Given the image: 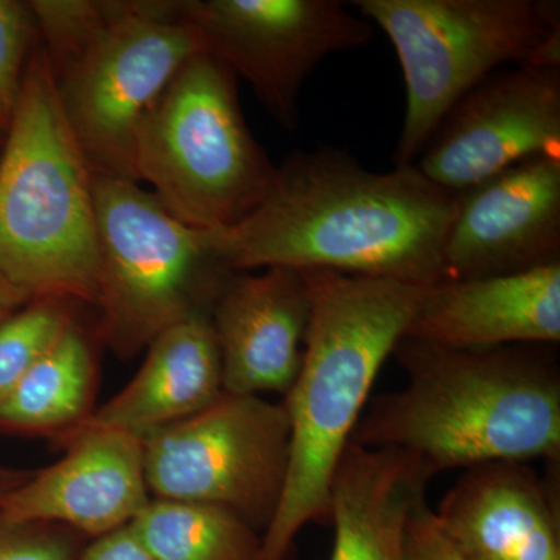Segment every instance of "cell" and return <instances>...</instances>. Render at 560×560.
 <instances>
[{"mask_svg":"<svg viewBox=\"0 0 560 560\" xmlns=\"http://www.w3.org/2000/svg\"><path fill=\"white\" fill-rule=\"evenodd\" d=\"M456 209L458 195L416 165L372 172L324 147L287 158L256 210L210 237L231 272L283 267L431 287L444 280Z\"/></svg>","mask_w":560,"mask_h":560,"instance_id":"1","label":"cell"},{"mask_svg":"<svg viewBox=\"0 0 560 560\" xmlns=\"http://www.w3.org/2000/svg\"><path fill=\"white\" fill-rule=\"evenodd\" d=\"M407 386L361 415L353 444L405 453L431 477L488 463L560 460V372L540 345L452 349L404 337Z\"/></svg>","mask_w":560,"mask_h":560,"instance_id":"2","label":"cell"},{"mask_svg":"<svg viewBox=\"0 0 560 560\" xmlns=\"http://www.w3.org/2000/svg\"><path fill=\"white\" fill-rule=\"evenodd\" d=\"M302 272L312 313L301 371L282 401L290 420L289 470L257 560H289L305 526L329 522L331 478L383 363L429 289L329 270Z\"/></svg>","mask_w":560,"mask_h":560,"instance_id":"3","label":"cell"},{"mask_svg":"<svg viewBox=\"0 0 560 560\" xmlns=\"http://www.w3.org/2000/svg\"><path fill=\"white\" fill-rule=\"evenodd\" d=\"M0 276L31 300L97 302L94 173L43 46L25 69L0 154Z\"/></svg>","mask_w":560,"mask_h":560,"instance_id":"4","label":"cell"},{"mask_svg":"<svg viewBox=\"0 0 560 560\" xmlns=\"http://www.w3.org/2000/svg\"><path fill=\"white\" fill-rule=\"evenodd\" d=\"M388 36L407 92L394 167L415 165L438 125L497 70L560 68L558 2L545 0H355Z\"/></svg>","mask_w":560,"mask_h":560,"instance_id":"5","label":"cell"},{"mask_svg":"<svg viewBox=\"0 0 560 560\" xmlns=\"http://www.w3.org/2000/svg\"><path fill=\"white\" fill-rule=\"evenodd\" d=\"M250 135L237 77L208 51L180 68L136 138V175L175 219L201 231L237 226L276 178Z\"/></svg>","mask_w":560,"mask_h":560,"instance_id":"6","label":"cell"},{"mask_svg":"<svg viewBox=\"0 0 560 560\" xmlns=\"http://www.w3.org/2000/svg\"><path fill=\"white\" fill-rule=\"evenodd\" d=\"M94 206L97 335L117 357L132 359L162 331L209 311L231 271L210 231L175 219L135 180L94 175Z\"/></svg>","mask_w":560,"mask_h":560,"instance_id":"7","label":"cell"},{"mask_svg":"<svg viewBox=\"0 0 560 560\" xmlns=\"http://www.w3.org/2000/svg\"><path fill=\"white\" fill-rule=\"evenodd\" d=\"M205 50L178 0H124L90 43L55 70L58 98L94 175L139 183L136 138L180 68Z\"/></svg>","mask_w":560,"mask_h":560,"instance_id":"8","label":"cell"},{"mask_svg":"<svg viewBox=\"0 0 560 560\" xmlns=\"http://www.w3.org/2000/svg\"><path fill=\"white\" fill-rule=\"evenodd\" d=\"M142 444L151 499L223 508L260 534L270 525L289 470L283 404L223 393Z\"/></svg>","mask_w":560,"mask_h":560,"instance_id":"9","label":"cell"},{"mask_svg":"<svg viewBox=\"0 0 560 560\" xmlns=\"http://www.w3.org/2000/svg\"><path fill=\"white\" fill-rule=\"evenodd\" d=\"M178 9L205 50L289 131L300 124L302 86L316 66L374 38V25L340 0H178Z\"/></svg>","mask_w":560,"mask_h":560,"instance_id":"10","label":"cell"},{"mask_svg":"<svg viewBox=\"0 0 560 560\" xmlns=\"http://www.w3.org/2000/svg\"><path fill=\"white\" fill-rule=\"evenodd\" d=\"M560 156V68L497 70L438 125L416 167L460 194L530 158Z\"/></svg>","mask_w":560,"mask_h":560,"instance_id":"11","label":"cell"},{"mask_svg":"<svg viewBox=\"0 0 560 560\" xmlns=\"http://www.w3.org/2000/svg\"><path fill=\"white\" fill-rule=\"evenodd\" d=\"M560 264V156L530 158L458 194L444 280Z\"/></svg>","mask_w":560,"mask_h":560,"instance_id":"12","label":"cell"},{"mask_svg":"<svg viewBox=\"0 0 560 560\" xmlns=\"http://www.w3.org/2000/svg\"><path fill=\"white\" fill-rule=\"evenodd\" d=\"M60 442L65 456L7 493L0 517L57 523L86 539L130 525L151 501L142 441L91 429Z\"/></svg>","mask_w":560,"mask_h":560,"instance_id":"13","label":"cell"},{"mask_svg":"<svg viewBox=\"0 0 560 560\" xmlns=\"http://www.w3.org/2000/svg\"><path fill=\"white\" fill-rule=\"evenodd\" d=\"M311 313L304 272L283 267L231 272L209 308L224 393L285 397L301 371Z\"/></svg>","mask_w":560,"mask_h":560,"instance_id":"14","label":"cell"},{"mask_svg":"<svg viewBox=\"0 0 560 560\" xmlns=\"http://www.w3.org/2000/svg\"><path fill=\"white\" fill-rule=\"evenodd\" d=\"M407 338L452 349L560 341V264L490 278L441 280L423 293Z\"/></svg>","mask_w":560,"mask_h":560,"instance_id":"15","label":"cell"},{"mask_svg":"<svg viewBox=\"0 0 560 560\" xmlns=\"http://www.w3.org/2000/svg\"><path fill=\"white\" fill-rule=\"evenodd\" d=\"M433 511L467 560H560L555 486L525 463L466 469Z\"/></svg>","mask_w":560,"mask_h":560,"instance_id":"16","label":"cell"},{"mask_svg":"<svg viewBox=\"0 0 560 560\" xmlns=\"http://www.w3.org/2000/svg\"><path fill=\"white\" fill-rule=\"evenodd\" d=\"M145 350L138 374L75 431H119L143 442L205 410L224 393L209 311L162 331Z\"/></svg>","mask_w":560,"mask_h":560,"instance_id":"17","label":"cell"},{"mask_svg":"<svg viewBox=\"0 0 560 560\" xmlns=\"http://www.w3.org/2000/svg\"><path fill=\"white\" fill-rule=\"evenodd\" d=\"M433 477L405 453L350 442L329 490V560H404L405 529Z\"/></svg>","mask_w":560,"mask_h":560,"instance_id":"18","label":"cell"},{"mask_svg":"<svg viewBox=\"0 0 560 560\" xmlns=\"http://www.w3.org/2000/svg\"><path fill=\"white\" fill-rule=\"evenodd\" d=\"M97 363L75 320L0 401V430L65 440L95 410Z\"/></svg>","mask_w":560,"mask_h":560,"instance_id":"19","label":"cell"},{"mask_svg":"<svg viewBox=\"0 0 560 560\" xmlns=\"http://www.w3.org/2000/svg\"><path fill=\"white\" fill-rule=\"evenodd\" d=\"M130 528L153 560H257L261 534L234 512L151 499Z\"/></svg>","mask_w":560,"mask_h":560,"instance_id":"20","label":"cell"},{"mask_svg":"<svg viewBox=\"0 0 560 560\" xmlns=\"http://www.w3.org/2000/svg\"><path fill=\"white\" fill-rule=\"evenodd\" d=\"M66 304L32 300L0 323V401L68 329L73 319Z\"/></svg>","mask_w":560,"mask_h":560,"instance_id":"21","label":"cell"},{"mask_svg":"<svg viewBox=\"0 0 560 560\" xmlns=\"http://www.w3.org/2000/svg\"><path fill=\"white\" fill-rule=\"evenodd\" d=\"M36 40L39 33L31 2L0 0V128L5 131Z\"/></svg>","mask_w":560,"mask_h":560,"instance_id":"22","label":"cell"},{"mask_svg":"<svg viewBox=\"0 0 560 560\" xmlns=\"http://www.w3.org/2000/svg\"><path fill=\"white\" fill-rule=\"evenodd\" d=\"M84 539L57 523H20L0 517V560H79Z\"/></svg>","mask_w":560,"mask_h":560,"instance_id":"23","label":"cell"},{"mask_svg":"<svg viewBox=\"0 0 560 560\" xmlns=\"http://www.w3.org/2000/svg\"><path fill=\"white\" fill-rule=\"evenodd\" d=\"M404 560H467L445 536L427 495L416 501L408 515Z\"/></svg>","mask_w":560,"mask_h":560,"instance_id":"24","label":"cell"},{"mask_svg":"<svg viewBox=\"0 0 560 560\" xmlns=\"http://www.w3.org/2000/svg\"><path fill=\"white\" fill-rule=\"evenodd\" d=\"M79 560H153L142 547L130 525L92 539L81 551Z\"/></svg>","mask_w":560,"mask_h":560,"instance_id":"25","label":"cell"},{"mask_svg":"<svg viewBox=\"0 0 560 560\" xmlns=\"http://www.w3.org/2000/svg\"><path fill=\"white\" fill-rule=\"evenodd\" d=\"M32 301L24 291L11 285L9 280L0 276V323L9 318L14 312L20 311L22 305Z\"/></svg>","mask_w":560,"mask_h":560,"instance_id":"26","label":"cell"},{"mask_svg":"<svg viewBox=\"0 0 560 560\" xmlns=\"http://www.w3.org/2000/svg\"><path fill=\"white\" fill-rule=\"evenodd\" d=\"M33 470H16L0 467V501L5 499L7 493L16 489L22 482L32 477Z\"/></svg>","mask_w":560,"mask_h":560,"instance_id":"27","label":"cell"}]
</instances>
